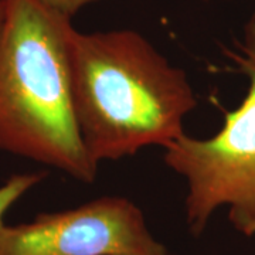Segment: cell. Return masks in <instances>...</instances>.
Instances as JSON below:
<instances>
[{
    "label": "cell",
    "mask_w": 255,
    "mask_h": 255,
    "mask_svg": "<svg viewBox=\"0 0 255 255\" xmlns=\"http://www.w3.org/2000/svg\"><path fill=\"white\" fill-rule=\"evenodd\" d=\"M71 80L78 130L97 166L149 146L166 149L186 133L197 105L186 73L132 30H75Z\"/></svg>",
    "instance_id": "6da1fadb"
},
{
    "label": "cell",
    "mask_w": 255,
    "mask_h": 255,
    "mask_svg": "<svg viewBox=\"0 0 255 255\" xmlns=\"http://www.w3.org/2000/svg\"><path fill=\"white\" fill-rule=\"evenodd\" d=\"M74 33L71 18L41 0H1L0 150L92 183L98 166L74 111Z\"/></svg>",
    "instance_id": "7a4b0ae2"
},
{
    "label": "cell",
    "mask_w": 255,
    "mask_h": 255,
    "mask_svg": "<svg viewBox=\"0 0 255 255\" xmlns=\"http://www.w3.org/2000/svg\"><path fill=\"white\" fill-rule=\"evenodd\" d=\"M238 73L248 78L240 108L227 112L214 136L183 133L164 149L166 164L186 182V223L194 236L204 231L220 207H228L233 227L255 236V13L243 38L226 51Z\"/></svg>",
    "instance_id": "3957f363"
},
{
    "label": "cell",
    "mask_w": 255,
    "mask_h": 255,
    "mask_svg": "<svg viewBox=\"0 0 255 255\" xmlns=\"http://www.w3.org/2000/svg\"><path fill=\"white\" fill-rule=\"evenodd\" d=\"M0 255H169L142 210L119 196L0 228Z\"/></svg>",
    "instance_id": "277c9868"
},
{
    "label": "cell",
    "mask_w": 255,
    "mask_h": 255,
    "mask_svg": "<svg viewBox=\"0 0 255 255\" xmlns=\"http://www.w3.org/2000/svg\"><path fill=\"white\" fill-rule=\"evenodd\" d=\"M44 177H46L44 172L14 174L0 186V228L4 226L3 219L7 210L30 189H33L36 184L43 182Z\"/></svg>",
    "instance_id": "5b68a950"
},
{
    "label": "cell",
    "mask_w": 255,
    "mask_h": 255,
    "mask_svg": "<svg viewBox=\"0 0 255 255\" xmlns=\"http://www.w3.org/2000/svg\"><path fill=\"white\" fill-rule=\"evenodd\" d=\"M41 1H44L48 7L54 9L55 11L71 18L84 4L94 0H41Z\"/></svg>",
    "instance_id": "8992f818"
},
{
    "label": "cell",
    "mask_w": 255,
    "mask_h": 255,
    "mask_svg": "<svg viewBox=\"0 0 255 255\" xmlns=\"http://www.w3.org/2000/svg\"><path fill=\"white\" fill-rule=\"evenodd\" d=\"M0 14H1V0H0Z\"/></svg>",
    "instance_id": "52a82bcc"
}]
</instances>
